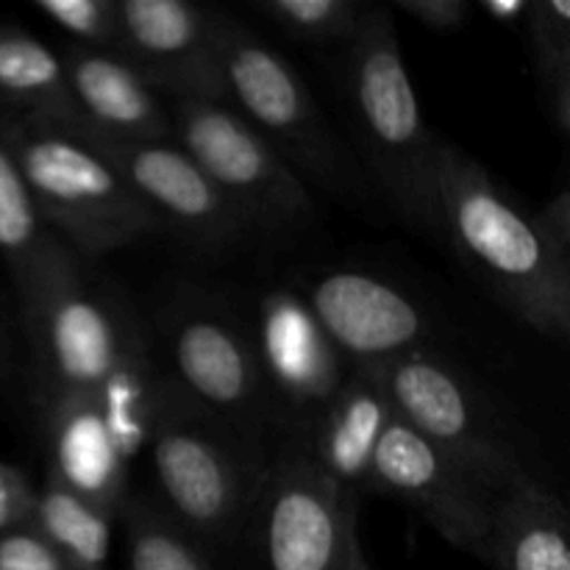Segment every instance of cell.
Instances as JSON below:
<instances>
[{"mask_svg":"<svg viewBox=\"0 0 570 570\" xmlns=\"http://www.w3.org/2000/svg\"><path fill=\"white\" fill-rule=\"evenodd\" d=\"M438 189L443 237L484 278L521 323L549 340L570 332V250L554 245L507 198L488 170L451 142H440Z\"/></svg>","mask_w":570,"mask_h":570,"instance_id":"6da1fadb","label":"cell"},{"mask_svg":"<svg viewBox=\"0 0 570 570\" xmlns=\"http://www.w3.org/2000/svg\"><path fill=\"white\" fill-rule=\"evenodd\" d=\"M145 449L159 488L156 504L209 554L243 527L265 468H256L254 451L173 379L159 384Z\"/></svg>","mask_w":570,"mask_h":570,"instance_id":"3957f363","label":"cell"},{"mask_svg":"<svg viewBox=\"0 0 570 570\" xmlns=\"http://www.w3.org/2000/svg\"><path fill=\"white\" fill-rule=\"evenodd\" d=\"M61 239L45 226L11 145V109L0 104V256L14 282L20 312L37 298Z\"/></svg>","mask_w":570,"mask_h":570,"instance_id":"ffe728a7","label":"cell"},{"mask_svg":"<svg viewBox=\"0 0 570 570\" xmlns=\"http://www.w3.org/2000/svg\"><path fill=\"white\" fill-rule=\"evenodd\" d=\"M217 59H220L226 104L298 173L328 189H348L343 156L326 117L309 87L278 50L217 14Z\"/></svg>","mask_w":570,"mask_h":570,"instance_id":"8992f818","label":"cell"},{"mask_svg":"<svg viewBox=\"0 0 570 570\" xmlns=\"http://www.w3.org/2000/svg\"><path fill=\"white\" fill-rule=\"evenodd\" d=\"M540 220V226L546 228L554 245H560L562 250H570V193L560 189L549 204L540 212H534Z\"/></svg>","mask_w":570,"mask_h":570,"instance_id":"4dcf8cb0","label":"cell"},{"mask_svg":"<svg viewBox=\"0 0 570 570\" xmlns=\"http://www.w3.org/2000/svg\"><path fill=\"white\" fill-rule=\"evenodd\" d=\"M265 393L298 415L321 417L348 379V365L301 295L276 289L265 295L250 340Z\"/></svg>","mask_w":570,"mask_h":570,"instance_id":"9a60e30c","label":"cell"},{"mask_svg":"<svg viewBox=\"0 0 570 570\" xmlns=\"http://www.w3.org/2000/svg\"><path fill=\"white\" fill-rule=\"evenodd\" d=\"M33 529L42 534L61 570H106L111 546V518L53 479L37 490Z\"/></svg>","mask_w":570,"mask_h":570,"instance_id":"603a6c76","label":"cell"},{"mask_svg":"<svg viewBox=\"0 0 570 570\" xmlns=\"http://www.w3.org/2000/svg\"><path fill=\"white\" fill-rule=\"evenodd\" d=\"M83 139L115 165L159 226L176 228L181 237L206 248L234 245L250 232L239 212L173 137L145 142Z\"/></svg>","mask_w":570,"mask_h":570,"instance_id":"7c38bea8","label":"cell"},{"mask_svg":"<svg viewBox=\"0 0 570 570\" xmlns=\"http://www.w3.org/2000/svg\"><path fill=\"white\" fill-rule=\"evenodd\" d=\"M173 382L250 451L262 432V384L254 348L226 317L193 309L173 323Z\"/></svg>","mask_w":570,"mask_h":570,"instance_id":"5bb4252c","label":"cell"},{"mask_svg":"<svg viewBox=\"0 0 570 570\" xmlns=\"http://www.w3.org/2000/svg\"><path fill=\"white\" fill-rule=\"evenodd\" d=\"M529 0H482V11L501 26H518L527 20Z\"/></svg>","mask_w":570,"mask_h":570,"instance_id":"1f68e13d","label":"cell"},{"mask_svg":"<svg viewBox=\"0 0 570 570\" xmlns=\"http://www.w3.org/2000/svg\"><path fill=\"white\" fill-rule=\"evenodd\" d=\"M527 39L546 111L562 134L570 131V3L529 0Z\"/></svg>","mask_w":570,"mask_h":570,"instance_id":"d4e9b609","label":"cell"},{"mask_svg":"<svg viewBox=\"0 0 570 570\" xmlns=\"http://www.w3.org/2000/svg\"><path fill=\"white\" fill-rule=\"evenodd\" d=\"M20 317L31 343L39 412L70 395L95 393L139 334L65 243L50 256L37 298Z\"/></svg>","mask_w":570,"mask_h":570,"instance_id":"5b68a950","label":"cell"},{"mask_svg":"<svg viewBox=\"0 0 570 570\" xmlns=\"http://www.w3.org/2000/svg\"><path fill=\"white\" fill-rule=\"evenodd\" d=\"M345 98L379 184L406 223L443 237L438 189L440 139L426 126L399 31L384 6L362 17L345 59Z\"/></svg>","mask_w":570,"mask_h":570,"instance_id":"7a4b0ae2","label":"cell"},{"mask_svg":"<svg viewBox=\"0 0 570 570\" xmlns=\"http://www.w3.org/2000/svg\"><path fill=\"white\" fill-rule=\"evenodd\" d=\"M72 109L83 137L100 142H145L173 137L170 109L142 76L111 50L70 45L61 53Z\"/></svg>","mask_w":570,"mask_h":570,"instance_id":"2e32d148","label":"cell"},{"mask_svg":"<svg viewBox=\"0 0 570 570\" xmlns=\"http://www.w3.org/2000/svg\"><path fill=\"white\" fill-rule=\"evenodd\" d=\"M0 570H61L37 529H20L0 538Z\"/></svg>","mask_w":570,"mask_h":570,"instance_id":"f1b7e54d","label":"cell"},{"mask_svg":"<svg viewBox=\"0 0 570 570\" xmlns=\"http://www.w3.org/2000/svg\"><path fill=\"white\" fill-rule=\"evenodd\" d=\"M115 53L173 100L226 104L217 14L189 0H117Z\"/></svg>","mask_w":570,"mask_h":570,"instance_id":"30bf717a","label":"cell"},{"mask_svg":"<svg viewBox=\"0 0 570 570\" xmlns=\"http://www.w3.org/2000/svg\"><path fill=\"white\" fill-rule=\"evenodd\" d=\"M173 139L193 156L248 228L301 226L315 212L301 178L237 111L217 100H173Z\"/></svg>","mask_w":570,"mask_h":570,"instance_id":"9c48e42d","label":"cell"},{"mask_svg":"<svg viewBox=\"0 0 570 570\" xmlns=\"http://www.w3.org/2000/svg\"><path fill=\"white\" fill-rule=\"evenodd\" d=\"M245 521L254 529L256 570H354L356 495L328 482L304 451L262 471Z\"/></svg>","mask_w":570,"mask_h":570,"instance_id":"ba28073f","label":"cell"},{"mask_svg":"<svg viewBox=\"0 0 570 570\" xmlns=\"http://www.w3.org/2000/svg\"><path fill=\"white\" fill-rule=\"evenodd\" d=\"M304 301L348 371H382L426 348L429 323L421 306L371 273H323Z\"/></svg>","mask_w":570,"mask_h":570,"instance_id":"4fadbf2b","label":"cell"},{"mask_svg":"<svg viewBox=\"0 0 570 570\" xmlns=\"http://www.w3.org/2000/svg\"><path fill=\"white\" fill-rule=\"evenodd\" d=\"M37 490L20 468L0 460V538L33 527Z\"/></svg>","mask_w":570,"mask_h":570,"instance_id":"83f0119b","label":"cell"},{"mask_svg":"<svg viewBox=\"0 0 570 570\" xmlns=\"http://www.w3.org/2000/svg\"><path fill=\"white\" fill-rule=\"evenodd\" d=\"M14 354H11V343H9V334H6L3 321H0V387H9L14 382Z\"/></svg>","mask_w":570,"mask_h":570,"instance_id":"d6a6232c","label":"cell"},{"mask_svg":"<svg viewBox=\"0 0 570 570\" xmlns=\"http://www.w3.org/2000/svg\"><path fill=\"white\" fill-rule=\"evenodd\" d=\"M484 562L493 570H570L566 507L534 476L495 499Z\"/></svg>","mask_w":570,"mask_h":570,"instance_id":"d6986e66","label":"cell"},{"mask_svg":"<svg viewBox=\"0 0 570 570\" xmlns=\"http://www.w3.org/2000/svg\"><path fill=\"white\" fill-rule=\"evenodd\" d=\"M393 421L379 371H348L340 393L315 421L306 456L328 482L356 495L371 479L373 456Z\"/></svg>","mask_w":570,"mask_h":570,"instance_id":"ac0fdd59","label":"cell"},{"mask_svg":"<svg viewBox=\"0 0 570 570\" xmlns=\"http://www.w3.org/2000/svg\"><path fill=\"white\" fill-rule=\"evenodd\" d=\"M11 145L45 226L81 262L161 228L115 165L78 131L11 109Z\"/></svg>","mask_w":570,"mask_h":570,"instance_id":"277c9868","label":"cell"},{"mask_svg":"<svg viewBox=\"0 0 570 570\" xmlns=\"http://www.w3.org/2000/svg\"><path fill=\"white\" fill-rule=\"evenodd\" d=\"M33 9L70 33L72 45L111 50L117 45V0H33Z\"/></svg>","mask_w":570,"mask_h":570,"instance_id":"4316f807","label":"cell"},{"mask_svg":"<svg viewBox=\"0 0 570 570\" xmlns=\"http://www.w3.org/2000/svg\"><path fill=\"white\" fill-rule=\"evenodd\" d=\"M393 6L429 31H456L471 14L468 0H393Z\"/></svg>","mask_w":570,"mask_h":570,"instance_id":"f546056e","label":"cell"},{"mask_svg":"<svg viewBox=\"0 0 570 570\" xmlns=\"http://www.w3.org/2000/svg\"><path fill=\"white\" fill-rule=\"evenodd\" d=\"M120 515L126 523V570H215L209 551L156 501L128 495Z\"/></svg>","mask_w":570,"mask_h":570,"instance_id":"cb8c5ba5","label":"cell"},{"mask_svg":"<svg viewBox=\"0 0 570 570\" xmlns=\"http://www.w3.org/2000/svg\"><path fill=\"white\" fill-rule=\"evenodd\" d=\"M0 104L48 126L81 131L61 53L14 26H0Z\"/></svg>","mask_w":570,"mask_h":570,"instance_id":"44dd1931","label":"cell"},{"mask_svg":"<svg viewBox=\"0 0 570 570\" xmlns=\"http://www.w3.org/2000/svg\"><path fill=\"white\" fill-rule=\"evenodd\" d=\"M379 376L393 415L490 495L499 499L507 488L532 476L471 384L443 356L417 348L390 362Z\"/></svg>","mask_w":570,"mask_h":570,"instance_id":"52a82bcc","label":"cell"},{"mask_svg":"<svg viewBox=\"0 0 570 570\" xmlns=\"http://www.w3.org/2000/svg\"><path fill=\"white\" fill-rule=\"evenodd\" d=\"M259 9L298 42L348 45L360 31L367 6L354 0H265Z\"/></svg>","mask_w":570,"mask_h":570,"instance_id":"484cf974","label":"cell"},{"mask_svg":"<svg viewBox=\"0 0 570 570\" xmlns=\"http://www.w3.org/2000/svg\"><path fill=\"white\" fill-rule=\"evenodd\" d=\"M42 421L50 454L48 479L109 518L120 515L131 462L117 449L92 393L56 401L42 410Z\"/></svg>","mask_w":570,"mask_h":570,"instance_id":"e0dca14e","label":"cell"},{"mask_svg":"<svg viewBox=\"0 0 570 570\" xmlns=\"http://www.w3.org/2000/svg\"><path fill=\"white\" fill-rule=\"evenodd\" d=\"M367 484L415 507L454 549L488 560L495 495L479 488L399 417L379 443Z\"/></svg>","mask_w":570,"mask_h":570,"instance_id":"8fae6325","label":"cell"},{"mask_svg":"<svg viewBox=\"0 0 570 570\" xmlns=\"http://www.w3.org/2000/svg\"><path fill=\"white\" fill-rule=\"evenodd\" d=\"M159 384L161 376H156L150 367L145 340L142 334H137L109 371V376L104 379V384L92 393L117 449L128 462L148 445Z\"/></svg>","mask_w":570,"mask_h":570,"instance_id":"7402d4cb","label":"cell"}]
</instances>
